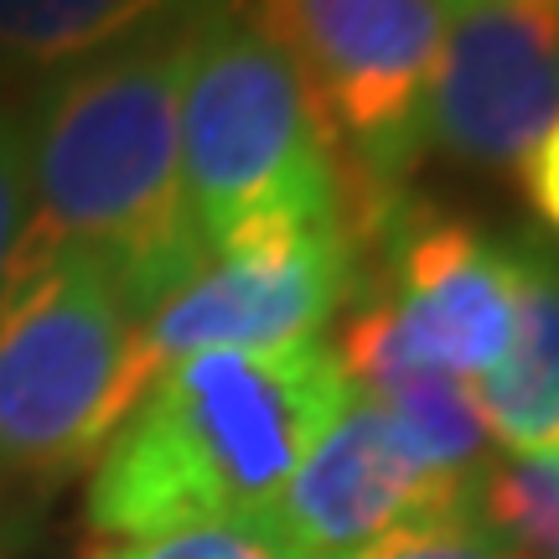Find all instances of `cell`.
Masks as SVG:
<instances>
[{"mask_svg":"<svg viewBox=\"0 0 559 559\" xmlns=\"http://www.w3.org/2000/svg\"><path fill=\"white\" fill-rule=\"evenodd\" d=\"M207 16L156 26L26 94V280L88 260L145 321L207 264L181 192V88Z\"/></svg>","mask_w":559,"mask_h":559,"instance_id":"1","label":"cell"},{"mask_svg":"<svg viewBox=\"0 0 559 559\" xmlns=\"http://www.w3.org/2000/svg\"><path fill=\"white\" fill-rule=\"evenodd\" d=\"M353 394L337 353L317 337L192 353L160 368L99 451L83 519L120 549L264 513Z\"/></svg>","mask_w":559,"mask_h":559,"instance_id":"2","label":"cell"},{"mask_svg":"<svg viewBox=\"0 0 559 559\" xmlns=\"http://www.w3.org/2000/svg\"><path fill=\"white\" fill-rule=\"evenodd\" d=\"M342 140L290 58L223 5L181 88V192L207 260L337 223Z\"/></svg>","mask_w":559,"mask_h":559,"instance_id":"3","label":"cell"},{"mask_svg":"<svg viewBox=\"0 0 559 559\" xmlns=\"http://www.w3.org/2000/svg\"><path fill=\"white\" fill-rule=\"evenodd\" d=\"M156 368L99 264L52 260L0 311V477L58 487L115 440Z\"/></svg>","mask_w":559,"mask_h":559,"instance_id":"4","label":"cell"},{"mask_svg":"<svg viewBox=\"0 0 559 559\" xmlns=\"http://www.w3.org/2000/svg\"><path fill=\"white\" fill-rule=\"evenodd\" d=\"M234 11L290 58L347 156L383 177L404 171L445 0H239Z\"/></svg>","mask_w":559,"mask_h":559,"instance_id":"5","label":"cell"},{"mask_svg":"<svg viewBox=\"0 0 559 559\" xmlns=\"http://www.w3.org/2000/svg\"><path fill=\"white\" fill-rule=\"evenodd\" d=\"M415 140L451 166L508 177L559 120V5L445 0Z\"/></svg>","mask_w":559,"mask_h":559,"instance_id":"6","label":"cell"},{"mask_svg":"<svg viewBox=\"0 0 559 559\" xmlns=\"http://www.w3.org/2000/svg\"><path fill=\"white\" fill-rule=\"evenodd\" d=\"M362 264L337 223L234 243L140 321L151 368L213 347H285L317 337L358 290Z\"/></svg>","mask_w":559,"mask_h":559,"instance_id":"7","label":"cell"},{"mask_svg":"<svg viewBox=\"0 0 559 559\" xmlns=\"http://www.w3.org/2000/svg\"><path fill=\"white\" fill-rule=\"evenodd\" d=\"M477 508V472H445L373 400L353 394L296 466L275 519L317 559H342L400 523Z\"/></svg>","mask_w":559,"mask_h":559,"instance_id":"8","label":"cell"},{"mask_svg":"<svg viewBox=\"0 0 559 559\" xmlns=\"http://www.w3.org/2000/svg\"><path fill=\"white\" fill-rule=\"evenodd\" d=\"M379 254L400 300H383L404 358L451 379H487L508 353L523 290V254L487 239L466 218H430L400 207Z\"/></svg>","mask_w":559,"mask_h":559,"instance_id":"9","label":"cell"},{"mask_svg":"<svg viewBox=\"0 0 559 559\" xmlns=\"http://www.w3.org/2000/svg\"><path fill=\"white\" fill-rule=\"evenodd\" d=\"M472 389L487 436L508 456H559V264L549 254H523L508 353Z\"/></svg>","mask_w":559,"mask_h":559,"instance_id":"10","label":"cell"},{"mask_svg":"<svg viewBox=\"0 0 559 559\" xmlns=\"http://www.w3.org/2000/svg\"><path fill=\"white\" fill-rule=\"evenodd\" d=\"M239 0H0V79H52L181 16Z\"/></svg>","mask_w":559,"mask_h":559,"instance_id":"11","label":"cell"},{"mask_svg":"<svg viewBox=\"0 0 559 559\" xmlns=\"http://www.w3.org/2000/svg\"><path fill=\"white\" fill-rule=\"evenodd\" d=\"M477 508L513 549L559 559V456H508L477 472Z\"/></svg>","mask_w":559,"mask_h":559,"instance_id":"12","label":"cell"},{"mask_svg":"<svg viewBox=\"0 0 559 559\" xmlns=\"http://www.w3.org/2000/svg\"><path fill=\"white\" fill-rule=\"evenodd\" d=\"M104 559H317L306 555L290 528L275 519V508L264 513H239V519L192 523L177 534H160L145 544H120Z\"/></svg>","mask_w":559,"mask_h":559,"instance_id":"13","label":"cell"},{"mask_svg":"<svg viewBox=\"0 0 559 559\" xmlns=\"http://www.w3.org/2000/svg\"><path fill=\"white\" fill-rule=\"evenodd\" d=\"M26 228H32V177H26V99L0 83V311L26 285Z\"/></svg>","mask_w":559,"mask_h":559,"instance_id":"14","label":"cell"},{"mask_svg":"<svg viewBox=\"0 0 559 559\" xmlns=\"http://www.w3.org/2000/svg\"><path fill=\"white\" fill-rule=\"evenodd\" d=\"M519 549L502 539L492 523L481 519V508H461V513H440V519L400 523L362 544L342 559H513Z\"/></svg>","mask_w":559,"mask_h":559,"instance_id":"15","label":"cell"},{"mask_svg":"<svg viewBox=\"0 0 559 559\" xmlns=\"http://www.w3.org/2000/svg\"><path fill=\"white\" fill-rule=\"evenodd\" d=\"M519 181H523V192H528V202H534V213L559 234V120L528 151V160L519 166Z\"/></svg>","mask_w":559,"mask_h":559,"instance_id":"16","label":"cell"},{"mask_svg":"<svg viewBox=\"0 0 559 559\" xmlns=\"http://www.w3.org/2000/svg\"><path fill=\"white\" fill-rule=\"evenodd\" d=\"M534 5H559V0H534Z\"/></svg>","mask_w":559,"mask_h":559,"instance_id":"17","label":"cell"}]
</instances>
